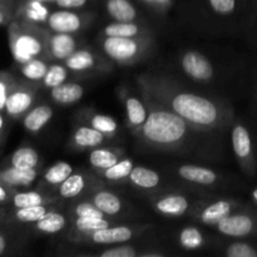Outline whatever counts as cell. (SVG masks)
<instances>
[{
	"label": "cell",
	"mask_w": 257,
	"mask_h": 257,
	"mask_svg": "<svg viewBox=\"0 0 257 257\" xmlns=\"http://www.w3.org/2000/svg\"><path fill=\"white\" fill-rule=\"evenodd\" d=\"M140 85L146 97L165 104L198 132L222 131L233 119V108L227 102L185 89L167 77H141Z\"/></svg>",
	"instance_id": "6da1fadb"
},
{
	"label": "cell",
	"mask_w": 257,
	"mask_h": 257,
	"mask_svg": "<svg viewBox=\"0 0 257 257\" xmlns=\"http://www.w3.org/2000/svg\"><path fill=\"white\" fill-rule=\"evenodd\" d=\"M146 97V95H145ZM148 117L136 135L151 150L181 152L193 142V130L182 117L150 97H146Z\"/></svg>",
	"instance_id": "7a4b0ae2"
},
{
	"label": "cell",
	"mask_w": 257,
	"mask_h": 257,
	"mask_svg": "<svg viewBox=\"0 0 257 257\" xmlns=\"http://www.w3.org/2000/svg\"><path fill=\"white\" fill-rule=\"evenodd\" d=\"M9 47L18 65L47 54L48 34L39 25L23 19H14L8 25Z\"/></svg>",
	"instance_id": "3957f363"
},
{
	"label": "cell",
	"mask_w": 257,
	"mask_h": 257,
	"mask_svg": "<svg viewBox=\"0 0 257 257\" xmlns=\"http://www.w3.org/2000/svg\"><path fill=\"white\" fill-rule=\"evenodd\" d=\"M102 49L113 62L118 64H132L147 53L150 49V40L148 37H105L102 42Z\"/></svg>",
	"instance_id": "277c9868"
},
{
	"label": "cell",
	"mask_w": 257,
	"mask_h": 257,
	"mask_svg": "<svg viewBox=\"0 0 257 257\" xmlns=\"http://www.w3.org/2000/svg\"><path fill=\"white\" fill-rule=\"evenodd\" d=\"M231 143L238 165L248 177H253L257 171L255 143L250 130L245 123L236 120L231 130Z\"/></svg>",
	"instance_id": "5b68a950"
},
{
	"label": "cell",
	"mask_w": 257,
	"mask_h": 257,
	"mask_svg": "<svg viewBox=\"0 0 257 257\" xmlns=\"http://www.w3.org/2000/svg\"><path fill=\"white\" fill-rule=\"evenodd\" d=\"M218 232L233 238L257 237V208L256 211L242 208L226 216L216 225Z\"/></svg>",
	"instance_id": "8992f818"
},
{
	"label": "cell",
	"mask_w": 257,
	"mask_h": 257,
	"mask_svg": "<svg viewBox=\"0 0 257 257\" xmlns=\"http://www.w3.org/2000/svg\"><path fill=\"white\" fill-rule=\"evenodd\" d=\"M180 68L188 79L197 83H207L215 78L212 62L198 50H186L180 59Z\"/></svg>",
	"instance_id": "52a82bcc"
},
{
	"label": "cell",
	"mask_w": 257,
	"mask_h": 257,
	"mask_svg": "<svg viewBox=\"0 0 257 257\" xmlns=\"http://www.w3.org/2000/svg\"><path fill=\"white\" fill-rule=\"evenodd\" d=\"M35 100V89L28 83L18 82L10 90L5 104V115L10 119H20L33 107Z\"/></svg>",
	"instance_id": "ba28073f"
},
{
	"label": "cell",
	"mask_w": 257,
	"mask_h": 257,
	"mask_svg": "<svg viewBox=\"0 0 257 257\" xmlns=\"http://www.w3.org/2000/svg\"><path fill=\"white\" fill-rule=\"evenodd\" d=\"M88 14H82L74 9H55L48 17L45 27L52 33H78L87 22Z\"/></svg>",
	"instance_id": "9c48e42d"
},
{
	"label": "cell",
	"mask_w": 257,
	"mask_h": 257,
	"mask_svg": "<svg viewBox=\"0 0 257 257\" xmlns=\"http://www.w3.org/2000/svg\"><path fill=\"white\" fill-rule=\"evenodd\" d=\"M140 228L131 226H109L90 233H82L80 240H87L97 245H118L132 240Z\"/></svg>",
	"instance_id": "30bf717a"
},
{
	"label": "cell",
	"mask_w": 257,
	"mask_h": 257,
	"mask_svg": "<svg viewBox=\"0 0 257 257\" xmlns=\"http://www.w3.org/2000/svg\"><path fill=\"white\" fill-rule=\"evenodd\" d=\"M240 206L241 203L236 200H217L201 208L196 218L203 225L216 226L226 216L242 210Z\"/></svg>",
	"instance_id": "8fae6325"
},
{
	"label": "cell",
	"mask_w": 257,
	"mask_h": 257,
	"mask_svg": "<svg viewBox=\"0 0 257 257\" xmlns=\"http://www.w3.org/2000/svg\"><path fill=\"white\" fill-rule=\"evenodd\" d=\"M78 49L77 39L68 33H53L48 37L47 55L57 60H65Z\"/></svg>",
	"instance_id": "7c38bea8"
},
{
	"label": "cell",
	"mask_w": 257,
	"mask_h": 257,
	"mask_svg": "<svg viewBox=\"0 0 257 257\" xmlns=\"http://www.w3.org/2000/svg\"><path fill=\"white\" fill-rule=\"evenodd\" d=\"M177 175L181 180L198 186H212L220 177L213 170L197 165H181L177 167Z\"/></svg>",
	"instance_id": "4fadbf2b"
},
{
	"label": "cell",
	"mask_w": 257,
	"mask_h": 257,
	"mask_svg": "<svg viewBox=\"0 0 257 257\" xmlns=\"http://www.w3.org/2000/svg\"><path fill=\"white\" fill-rule=\"evenodd\" d=\"M155 208L158 213L167 217H181L191 208V202L185 195L170 193L162 196L155 202Z\"/></svg>",
	"instance_id": "5bb4252c"
},
{
	"label": "cell",
	"mask_w": 257,
	"mask_h": 257,
	"mask_svg": "<svg viewBox=\"0 0 257 257\" xmlns=\"http://www.w3.org/2000/svg\"><path fill=\"white\" fill-rule=\"evenodd\" d=\"M38 176H39V172H38L37 168H34V170H19V168L12 167V166L0 168V182L7 185L8 187L13 188V190L30 187L38 180Z\"/></svg>",
	"instance_id": "9a60e30c"
},
{
	"label": "cell",
	"mask_w": 257,
	"mask_h": 257,
	"mask_svg": "<svg viewBox=\"0 0 257 257\" xmlns=\"http://www.w3.org/2000/svg\"><path fill=\"white\" fill-rule=\"evenodd\" d=\"M53 10L48 5L35 0H18V19L27 20L33 24H44Z\"/></svg>",
	"instance_id": "2e32d148"
},
{
	"label": "cell",
	"mask_w": 257,
	"mask_h": 257,
	"mask_svg": "<svg viewBox=\"0 0 257 257\" xmlns=\"http://www.w3.org/2000/svg\"><path fill=\"white\" fill-rule=\"evenodd\" d=\"M104 8L113 22H138L141 17L133 0H104Z\"/></svg>",
	"instance_id": "e0dca14e"
},
{
	"label": "cell",
	"mask_w": 257,
	"mask_h": 257,
	"mask_svg": "<svg viewBox=\"0 0 257 257\" xmlns=\"http://www.w3.org/2000/svg\"><path fill=\"white\" fill-rule=\"evenodd\" d=\"M53 109L50 105L42 103L32 107L22 118L23 125L30 133H38L52 120Z\"/></svg>",
	"instance_id": "ac0fdd59"
},
{
	"label": "cell",
	"mask_w": 257,
	"mask_h": 257,
	"mask_svg": "<svg viewBox=\"0 0 257 257\" xmlns=\"http://www.w3.org/2000/svg\"><path fill=\"white\" fill-rule=\"evenodd\" d=\"M124 105L128 124L135 132H138L148 117L147 104L143 103L141 98L135 97V95H128L124 100Z\"/></svg>",
	"instance_id": "d6986e66"
},
{
	"label": "cell",
	"mask_w": 257,
	"mask_h": 257,
	"mask_svg": "<svg viewBox=\"0 0 257 257\" xmlns=\"http://www.w3.org/2000/svg\"><path fill=\"white\" fill-rule=\"evenodd\" d=\"M84 95V89L78 83L65 82L50 89V97L55 103L62 105L74 104Z\"/></svg>",
	"instance_id": "ffe728a7"
},
{
	"label": "cell",
	"mask_w": 257,
	"mask_h": 257,
	"mask_svg": "<svg viewBox=\"0 0 257 257\" xmlns=\"http://www.w3.org/2000/svg\"><path fill=\"white\" fill-rule=\"evenodd\" d=\"M64 64L73 73H87L98 67V59L88 49H77L64 60Z\"/></svg>",
	"instance_id": "44dd1931"
},
{
	"label": "cell",
	"mask_w": 257,
	"mask_h": 257,
	"mask_svg": "<svg viewBox=\"0 0 257 257\" xmlns=\"http://www.w3.org/2000/svg\"><path fill=\"white\" fill-rule=\"evenodd\" d=\"M104 37H124V38H145L147 30L137 22H113L103 29Z\"/></svg>",
	"instance_id": "7402d4cb"
},
{
	"label": "cell",
	"mask_w": 257,
	"mask_h": 257,
	"mask_svg": "<svg viewBox=\"0 0 257 257\" xmlns=\"http://www.w3.org/2000/svg\"><path fill=\"white\" fill-rule=\"evenodd\" d=\"M105 137L107 136L94 130L90 125H80L73 133V143L77 148L88 150V148H95L102 145Z\"/></svg>",
	"instance_id": "603a6c76"
},
{
	"label": "cell",
	"mask_w": 257,
	"mask_h": 257,
	"mask_svg": "<svg viewBox=\"0 0 257 257\" xmlns=\"http://www.w3.org/2000/svg\"><path fill=\"white\" fill-rule=\"evenodd\" d=\"M40 156L37 150L29 146H23L15 150L9 157V166L19 170H34L39 166Z\"/></svg>",
	"instance_id": "cb8c5ba5"
},
{
	"label": "cell",
	"mask_w": 257,
	"mask_h": 257,
	"mask_svg": "<svg viewBox=\"0 0 257 257\" xmlns=\"http://www.w3.org/2000/svg\"><path fill=\"white\" fill-rule=\"evenodd\" d=\"M92 202L105 216H117L123 210V202L119 196L107 190H100L95 192L92 197Z\"/></svg>",
	"instance_id": "d4e9b609"
},
{
	"label": "cell",
	"mask_w": 257,
	"mask_h": 257,
	"mask_svg": "<svg viewBox=\"0 0 257 257\" xmlns=\"http://www.w3.org/2000/svg\"><path fill=\"white\" fill-rule=\"evenodd\" d=\"M128 180L133 186L141 190H152L161 182V176L156 171L145 166H135Z\"/></svg>",
	"instance_id": "484cf974"
},
{
	"label": "cell",
	"mask_w": 257,
	"mask_h": 257,
	"mask_svg": "<svg viewBox=\"0 0 257 257\" xmlns=\"http://www.w3.org/2000/svg\"><path fill=\"white\" fill-rule=\"evenodd\" d=\"M178 243L183 250L196 251L205 245V236L202 231L196 226H186L178 232Z\"/></svg>",
	"instance_id": "4316f807"
},
{
	"label": "cell",
	"mask_w": 257,
	"mask_h": 257,
	"mask_svg": "<svg viewBox=\"0 0 257 257\" xmlns=\"http://www.w3.org/2000/svg\"><path fill=\"white\" fill-rule=\"evenodd\" d=\"M65 226H67V218L64 217V215L52 210L42 220L34 223L35 230L42 233H47V235H54V233L60 232L62 230H64Z\"/></svg>",
	"instance_id": "83f0119b"
},
{
	"label": "cell",
	"mask_w": 257,
	"mask_h": 257,
	"mask_svg": "<svg viewBox=\"0 0 257 257\" xmlns=\"http://www.w3.org/2000/svg\"><path fill=\"white\" fill-rule=\"evenodd\" d=\"M48 68H49V64L40 57L30 59L29 62L19 65L20 74L32 83L42 82L43 78L47 74Z\"/></svg>",
	"instance_id": "f1b7e54d"
},
{
	"label": "cell",
	"mask_w": 257,
	"mask_h": 257,
	"mask_svg": "<svg viewBox=\"0 0 257 257\" xmlns=\"http://www.w3.org/2000/svg\"><path fill=\"white\" fill-rule=\"evenodd\" d=\"M10 202L14 208H23L30 207V206L47 205L48 202H50V200L38 191H15Z\"/></svg>",
	"instance_id": "f546056e"
},
{
	"label": "cell",
	"mask_w": 257,
	"mask_h": 257,
	"mask_svg": "<svg viewBox=\"0 0 257 257\" xmlns=\"http://www.w3.org/2000/svg\"><path fill=\"white\" fill-rule=\"evenodd\" d=\"M119 161L117 152L108 148H94L89 155V163L98 171H105Z\"/></svg>",
	"instance_id": "4dcf8cb0"
},
{
	"label": "cell",
	"mask_w": 257,
	"mask_h": 257,
	"mask_svg": "<svg viewBox=\"0 0 257 257\" xmlns=\"http://www.w3.org/2000/svg\"><path fill=\"white\" fill-rule=\"evenodd\" d=\"M87 188V178L82 173H72L59 186V195L63 198H74Z\"/></svg>",
	"instance_id": "1f68e13d"
},
{
	"label": "cell",
	"mask_w": 257,
	"mask_h": 257,
	"mask_svg": "<svg viewBox=\"0 0 257 257\" xmlns=\"http://www.w3.org/2000/svg\"><path fill=\"white\" fill-rule=\"evenodd\" d=\"M73 173V166L68 162L54 163L43 175V180L50 186H60Z\"/></svg>",
	"instance_id": "d6a6232c"
},
{
	"label": "cell",
	"mask_w": 257,
	"mask_h": 257,
	"mask_svg": "<svg viewBox=\"0 0 257 257\" xmlns=\"http://www.w3.org/2000/svg\"><path fill=\"white\" fill-rule=\"evenodd\" d=\"M88 125L93 127L94 130L99 131L104 136H114L118 132V123L110 115L102 114V113H93L85 118Z\"/></svg>",
	"instance_id": "836d02e7"
},
{
	"label": "cell",
	"mask_w": 257,
	"mask_h": 257,
	"mask_svg": "<svg viewBox=\"0 0 257 257\" xmlns=\"http://www.w3.org/2000/svg\"><path fill=\"white\" fill-rule=\"evenodd\" d=\"M49 211L47 205L15 208V211L13 212V218L22 223H35L42 220Z\"/></svg>",
	"instance_id": "e575fe53"
},
{
	"label": "cell",
	"mask_w": 257,
	"mask_h": 257,
	"mask_svg": "<svg viewBox=\"0 0 257 257\" xmlns=\"http://www.w3.org/2000/svg\"><path fill=\"white\" fill-rule=\"evenodd\" d=\"M133 167H135V165H133L132 160L123 158V160H119L117 163H114L112 167L103 171V177L108 181H112V182H119V181L130 177Z\"/></svg>",
	"instance_id": "d590c367"
},
{
	"label": "cell",
	"mask_w": 257,
	"mask_h": 257,
	"mask_svg": "<svg viewBox=\"0 0 257 257\" xmlns=\"http://www.w3.org/2000/svg\"><path fill=\"white\" fill-rule=\"evenodd\" d=\"M68 72H69V69L65 67V64L49 65L47 74H45V77L42 80L43 85L48 88V89H52V88L63 84L68 79Z\"/></svg>",
	"instance_id": "8d00e7d4"
},
{
	"label": "cell",
	"mask_w": 257,
	"mask_h": 257,
	"mask_svg": "<svg viewBox=\"0 0 257 257\" xmlns=\"http://www.w3.org/2000/svg\"><path fill=\"white\" fill-rule=\"evenodd\" d=\"M109 226H112V222L107 218L75 217L74 220V228L79 231V233H90Z\"/></svg>",
	"instance_id": "74e56055"
},
{
	"label": "cell",
	"mask_w": 257,
	"mask_h": 257,
	"mask_svg": "<svg viewBox=\"0 0 257 257\" xmlns=\"http://www.w3.org/2000/svg\"><path fill=\"white\" fill-rule=\"evenodd\" d=\"M227 257H257V246L246 241H235L225 248Z\"/></svg>",
	"instance_id": "f35d334b"
},
{
	"label": "cell",
	"mask_w": 257,
	"mask_h": 257,
	"mask_svg": "<svg viewBox=\"0 0 257 257\" xmlns=\"http://www.w3.org/2000/svg\"><path fill=\"white\" fill-rule=\"evenodd\" d=\"M48 5L52 10L55 9H74L82 10L90 7L94 0H35Z\"/></svg>",
	"instance_id": "ab89813d"
},
{
	"label": "cell",
	"mask_w": 257,
	"mask_h": 257,
	"mask_svg": "<svg viewBox=\"0 0 257 257\" xmlns=\"http://www.w3.org/2000/svg\"><path fill=\"white\" fill-rule=\"evenodd\" d=\"M208 7L220 17L228 18L238 10V0H207Z\"/></svg>",
	"instance_id": "60d3db41"
},
{
	"label": "cell",
	"mask_w": 257,
	"mask_h": 257,
	"mask_svg": "<svg viewBox=\"0 0 257 257\" xmlns=\"http://www.w3.org/2000/svg\"><path fill=\"white\" fill-rule=\"evenodd\" d=\"M18 0H0V27H8L17 19Z\"/></svg>",
	"instance_id": "b9f144b4"
},
{
	"label": "cell",
	"mask_w": 257,
	"mask_h": 257,
	"mask_svg": "<svg viewBox=\"0 0 257 257\" xmlns=\"http://www.w3.org/2000/svg\"><path fill=\"white\" fill-rule=\"evenodd\" d=\"M73 213L75 217H97V218H105L107 216L97 207L93 202L84 201L79 202L73 208Z\"/></svg>",
	"instance_id": "7bdbcfd3"
},
{
	"label": "cell",
	"mask_w": 257,
	"mask_h": 257,
	"mask_svg": "<svg viewBox=\"0 0 257 257\" xmlns=\"http://www.w3.org/2000/svg\"><path fill=\"white\" fill-rule=\"evenodd\" d=\"M17 83V79L8 72H0V110L4 112L8 95Z\"/></svg>",
	"instance_id": "ee69618b"
},
{
	"label": "cell",
	"mask_w": 257,
	"mask_h": 257,
	"mask_svg": "<svg viewBox=\"0 0 257 257\" xmlns=\"http://www.w3.org/2000/svg\"><path fill=\"white\" fill-rule=\"evenodd\" d=\"M97 255L99 257H136L140 256V252H137L133 246L124 245V243H118L114 247L100 251Z\"/></svg>",
	"instance_id": "f6af8a7d"
},
{
	"label": "cell",
	"mask_w": 257,
	"mask_h": 257,
	"mask_svg": "<svg viewBox=\"0 0 257 257\" xmlns=\"http://www.w3.org/2000/svg\"><path fill=\"white\" fill-rule=\"evenodd\" d=\"M137 2L157 13L166 12L173 4V0H137Z\"/></svg>",
	"instance_id": "bcb514c9"
},
{
	"label": "cell",
	"mask_w": 257,
	"mask_h": 257,
	"mask_svg": "<svg viewBox=\"0 0 257 257\" xmlns=\"http://www.w3.org/2000/svg\"><path fill=\"white\" fill-rule=\"evenodd\" d=\"M17 190H13V188L8 187L7 185H4L3 182H0V203H8L12 200L13 195Z\"/></svg>",
	"instance_id": "7dc6e473"
},
{
	"label": "cell",
	"mask_w": 257,
	"mask_h": 257,
	"mask_svg": "<svg viewBox=\"0 0 257 257\" xmlns=\"http://www.w3.org/2000/svg\"><path fill=\"white\" fill-rule=\"evenodd\" d=\"M8 247V240L7 237H5V235H3V233H0V256L3 255V253L5 252V250H7Z\"/></svg>",
	"instance_id": "c3c4849f"
},
{
	"label": "cell",
	"mask_w": 257,
	"mask_h": 257,
	"mask_svg": "<svg viewBox=\"0 0 257 257\" xmlns=\"http://www.w3.org/2000/svg\"><path fill=\"white\" fill-rule=\"evenodd\" d=\"M4 130H5L4 112H2V110H0V138H2L3 135H4Z\"/></svg>",
	"instance_id": "681fc988"
},
{
	"label": "cell",
	"mask_w": 257,
	"mask_h": 257,
	"mask_svg": "<svg viewBox=\"0 0 257 257\" xmlns=\"http://www.w3.org/2000/svg\"><path fill=\"white\" fill-rule=\"evenodd\" d=\"M251 200H252L253 205H255L256 208H257V186L255 188H253L252 191H251Z\"/></svg>",
	"instance_id": "f907efd6"
},
{
	"label": "cell",
	"mask_w": 257,
	"mask_h": 257,
	"mask_svg": "<svg viewBox=\"0 0 257 257\" xmlns=\"http://www.w3.org/2000/svg\"><path fill=\"white\" fill-rule=\"evenodd\" d=\"M253 18H255V22L253 23H255V25H257V0H255V17Z\"/></svg>",
	"instance_id": "816d5d0a"
},
{
	"label": "cell",
	"mask_w": 257,
	"mask_h": 257,
	"mask_svg": "<svg viewBox=\"0 0 257 257\" xmlns=\"http://www.w3.org/2000/svg\"><path fill=\"white\" fill-rule=\"evenodd\" d=\"M256 90H257V85H256Z\"/></svg>",
	"instance_id": "f5cc1de1"
},
{
	"label": "cell",
	"mask_w": 257,
	"mask_h": 257,
	"mask_svg": "<svg viewBox=\"0 0 257 257\" xmlns=\"http://www.w3.org/2000/svg\"><path fill=\"white\" fill-rule=\"evenodd\" d=\"M0 212H2V211H0Z\"/></svg>",
	"instance_id": "db71d44e"
}]
</instances>
